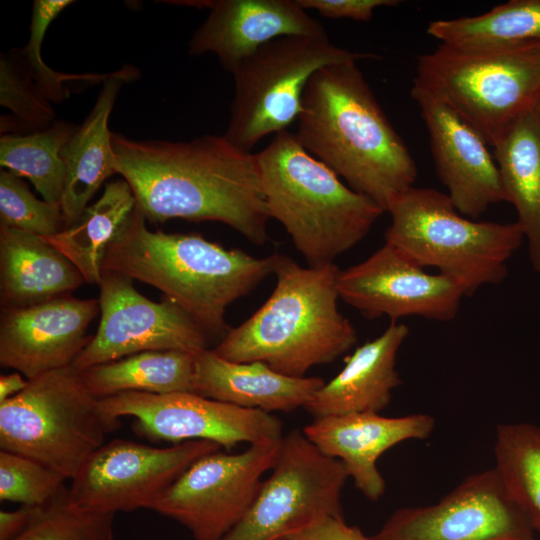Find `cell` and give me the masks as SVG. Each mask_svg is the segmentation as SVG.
I'll list each match as a JSON object with an SVG mask.
<instances>
[{
  "label": "cell",
  "mask_w": 540,
  "mask_h": 540,
  "mask_svg": "<svg viewBox=\"0 0 540 540\" xmlns=\"http://www.w3.org/2000/svg\"><path fill=\"white\" fill-rule=\"evenodd\" d=\"M36 506H21L13 511L0 512V540H12L27 526Z\"/></svg>",
  "instance_id": "cell-38"
},
{
  "label": "cell",
  "mask_w": 540,
  "mask_h": 540,
  "mask_svg": "<svg viewBox=\"0 0 540 540\" xmlns=\"http://www.w3.org/2000/svg\"><path fill=\"white\" fill-rule=\"evenodd\" d=\"M72 0H35L33 2L29 39L20 48L31 76L45 98L60 103L69 97V83L103 82L108 74H65L51 69L42 59L41 47L46 31L53 20Z\"/></svg>",
  "instance_id": "cell-33"
},
{
  "label": "cell",
  "mask_w": 540,
  "mask_h": 540,
  "mask_svg": "<svg viewBox=\"0 0 540 540\" xmlns=\"http://www.w3.org/2000/svg\"><path fill=\"white\" fill-rule=\"evenodd\" d=\"M256 156L269 218L283 225L310 267L334 264L386 212L344 184L288 130Z\"/></svg>",
  "instance_id": "cell-5"
},
{
  "label": "cell",
  "mask_w": 540,
  "mask_h": 540,
  "mask_svg": "<svg viewBox=\"0 0 540 540\" xmlns=\"http://www.w3.org/2000/svg\"><path fill=\"white\" fill-rule=\"evenodd\" d=\"M84 282L75 265L43 237L0 225L2 310L70 294Z\"/></svg>",
  "instance_id": "cell-24"
},
{
  "label": "cell",
  "mask_w": 540,
  "mask_h": 540,
  "mask_svg": "<svg viewBox=\"0 0 540 540\" xmlns=\"http://www.w3.org/2000/svg\"><path fill=\"white\" fill-rule=\"evenodd\" d=\"M220 448L211 441L159 448L113 439L96 450L71 480L70 495L77 504L105 513L149 509L189 466Z\"/></svg>",
  "instance_id": "cell-13"
},
{
  "label": "cell",
  "mask_w": 540,
  "mask_h": 540,
  "mask_svg": "<svg viewBox=\"0 0 540 540\" xmlns=\"http://www.w3.org/2000/svg\"><path fill=\"white\" fill-rule=\"evenodd\" d=\"M368 58L379 56L343 49L328 36L290 35L264 44L232 72L234 95L224 137L251 153L261 139L297 121L305 87L317 70Z\"/></svg>",
  "instance_id": "cell-9"
},
{
  "label": "cell",
  "mask_w": 540,
  "mask_h": 540,
  "mask_svg": "<svg viewBox=\"0 0 540 540\" xmlns=\"http://www.w3.org/2000/svg\"><path fill=\"white\" fill-rule=\"evenodd\" d=\"M283 540H370L357 526L348 525L343 517H327Z\"/></svg>",
  "instance_id": "cell-37"
},
{
  "label": "cell",
  "mask_w": 540,
  "mask_h": 540,
  "mask_svg": "<svg viewBox=\"0 0 540 540\" xmlns=\"http://www.w3.org/2000/svg\"><path fill=\"white\" fill-rule=\"evenodd\" d=\"M281 440L202 456L149 509L183 525L195 540L222 539L252 505Z\"/></svg>",
  "instance_id": "cell-11"
},
{
  "label": "cell",
  "mask_w": 540,
  "mask_h": 540,
  "mask_svg": "<svg viewBox=\"0 0 540 540\" xmlns=\"http://www.w3.org/2000/svg\"><path fill=\"white\" fill-rule=\"evenodd\" d=\"M0 104L10 111V116L1 117L2 134L38 132L56 121L51 102L35 84L20 49L0 55Z\"/></svg>",
  "instance_id": "cell-32"
},
{
  "label": "cell",
  "mask_w": 540,
  "mask_h": 540,
  "mask_svg": "<svg viewBox=\"0 0 540 540\" xmlns=\"http://www.w3.org/2000/svg\"><path fill=\"white\" fill-rule=\"evenodd\" d=\"M132 281L102 270L100 322L72 363L79 371L145 351L199 353L208 348V336L184 310L166 297L160 302L146 298Z\"/></svg>",
  "instance_id": "cell-14"
},
{
  "label": "cell",
  "mask_w": 540,
  "mask_h": 540,
  "mask_svg": "<svg viewBox=\"0 0 540 540\" xmlns=\"http://www.w3.org/2000/svg\"><path fill=\"white\" fill-rule=\"evenodd\" d=\"M136 205L118 237L109 245L102 270L126 275L159 289L206 333L230 330L227 307L273 274L276 254L258 258L227 249L199 234L151 231Z\"/></svg>",
  "instance_id": "cell-3"
},
{
  "label": "cell",
  "mask_w": 540,
  "mask_h": 540,
  "mask_svg": "<svg viewBox=\"0 0 540 540\" xmlns=\"http://www.w3.org/2000/svg\"><path fill=\"white\" fill-rule=\"evenodd\" d=\"M114 516L77 504L65 487L36 506L27 526L12 540H113Z\"/></svg>",
  "instance_id": "cell-31"
},
{
  "label": "cell",
  "mask_w": 540,
  "mask_h": 540,
  "mask_svg": "<svg viewBox=\"0 0 540 540\" xmlns=\"http://www.w3.org/2000/svg\"><path fill=\"white\" fill-rule=\"evenodd\" d=\"M505 202L517 213L533 270L540 273V113L518 118L492 146Z\"/></svg>",
  "instance_id": "cell-25"
},
{
  "label": "cell",
  "mask_w": 540,
  "mask_h": 540,
  "mask_svg": "<svg viewBox=\"0 0 540 540\" xmlns=\"http://www.w3.org/2000/svg\"><path fill=\"white\" fill-rule=\"evenodd\" d=\"M533 527L496 469L469 475L438 502L394 511L370 540H529Z\"/></svg>",
  "instance_id": "cell-15"
},
{
  "label": "cell",
  "mask_w": 540,
  "mask_h": 540,
  "mask_svg": "<svg viewBox=\"0 0 540 540\" xmlns=\"http://www.w3.org/2000/svg\"><path fill=\"white\" fill-rule=\"evenodd\" d=\"M0 225L43 238L65 228L61 205L36 198L21 177L0 171Z\"/></svg>",
  "instance_id": "cell-34"
},
{
  "label": "cell",
  "mask_w": 540,
  "mask_h": 540,
  "mask_svg": "<svg viewBox=\"0 0 540 540\" xmlns=\"http://www.w3.org/2000/svg\"><path fill=\"white\" fill-rule=\"evenodd\" d=\"M388 242L421 267L456 281L466 297L508 275V261L524 241L520 225L466 218L449 196L412 186L388 206Z\"/></svg>",
  "instance_id": "cell-6"
},
{
  "label": "cell",
  "mask_w": 540,
  "mask_h": 540,
  "mask_svg": "<svg viewBox=\"0 0 540 540\" xmlns=\"http://www.w3.org/2000/svg\"><path fill=\"white\" fill-rule=\"evenodd\" d=\"M414 82L447 103L493 146L540 104V41L486 49L440 44L419 57Z\"/></svg>",
  "instance_id": "cell-7"
},
{
  "label": "cell",
  "mask_w": 540,
  "mask_h": 540,
  "mask_svg": "<svg viewBox=\"0 0 540 540\" xmlns=\"http://www.w3.org/2000/svg\"><path fill=\"white\" fill-rule=\"evenodd\" d=\"M136 205L125 179L108 182L100 198L88 205L75 223L44 239L75 265L85 282L99 285L106 251L127 225Z\"/></svg>",
  "instance_id": "cell-26"
},
{
  "label": "cell",
  "mask_w": 540,
  "mask_h": 540,
  "mask_svg": "<svg viewBox=\"0 0 540 540\" xmlns=\"http://www.w3.org/2000/svg\"><path fill=\"white\" fill-rule=\"evenodd\" d=\"M339 297L369 319L388 317L450 321L456 318L463 288L443 274L427 273L396 246L385 242L364 261L339 270Z\"/></svg>",
  "instance_id": "cell-16"
},
{
  "label": "cell",
  "mask_w": 540,
  "mask_h": 540,
  "mask_svg": "<svg viewBox=\"0 0 540 540\" xmlns=\"http://www.w3.org/2000/svg\"><path fill=\"white\" fill-rule=\"evenodd\" d=\"M306 11L316 10L323 17L331 19L349 18L355 21H369L379 7L399 5L398 0H297Z\"/></svg>",
  "instance_id": "cell-36"
},
{
  "label": "cell",
  "mask_w": 540,
  "mask_h": 540,
  "mask_svg": "<svg viewBox=\"0 0 540 540\" xmlns=\"http://www.w3.org/2000/svg\"><path fill=\"white\" fill-rule=\"evenodd\" d=\"M28 384V380L24 379L19 372L11 373L8 375H1L0 377V403L16 396L25 389Z\"/></svg>",
  "instance_id": "cell-39"
},
{
  "label": "cell",
  "mask_w": 540,
  "mask_h": 540,
  "mask_svg": "<svg viewBox=\"0 0 540 540\" xmlns=\"http://www.w3.org/2000/svg\"><path fill=\"white\" fill-rule=\"evenodd\" d=\"M72 364L28 380L0 403V450L30 457L72 480L119 427Z\"/></svg>",
  "instance_id": "cell-8"
},
{
  "label": "cell",
  "mask_w": 540,
  "mask_h": 540,
  "mask_svg": "<svg viewBox=\"0 0 540 540\" xmlns=\"http://www.w3.org/2000/svg\"><path fill=\"white\" fill-rule=\"evenodd\" d=\"M197 353L145 351L81 370L89 391L102 399L125 392L194 393Z\"/></svg>",
  "instance_id": "cell-27"
},
{
  "label": "cell",
  "mask_w": 540,
  "mask_h": 540,
  "mask_svg": "<svg viewBox=\"0 0 540 540\" xmlns=\"http://www.w3.org/2000/svg\"><path fill=\"white\" fill-rule=\"evenodd\" d=\"M324 380L291 377L262 362H234L213 349L196 355L194 393L213 400L264 412L305 407Z\"/></svg>",
  "instance_id": "cell-22"
},
{
  "label": "cell",
  "mask_w": 540,
  "mask_h": 540,
  "mask_svg": "<svg viewBox=\"0 0 540 540\" xmlns=\"http://www.w3.org/2000/svg\"><path fill=\"white\" fill-rule=\"evenodd\" d=\"M100 312L97 299L70 294L23 308L2 310L0 364L27 380L71 365L92 336L86 332Z\"/></svg>",
  "instance_id": "cell-18"
},
{
  "label": "cell",
  "mask_w": 540,
  "mask_h": 540,
  "mask_svg": "<svg viewBox=\"0 0 540 540\" xmlns=\"http://www.w3.org/2000/svg\"><path fill=\"white\" fill-rule=\"evenodd\" d=\"M338 272L334 264L302 267L276 254L271 295L213 350L224 359L262 362L291 377L333 362L357 341L355 328L338 309Z\"/></svg>",
  "instance_id": "cell-4"
},
{
  "label": "cell",
  "mask_w": 540,
  "mask_h": 540,
  "mask_svg": "<svg viewBox=\"0 0 540 540\" xmlns=\"http://www.w3.org/2000/svg\"><path fill=\"white\" fill-rule=\"evenodd\" d=\"M411 96L425 122L436 173L464 216L477 219L505 201L499 170L479 133L438 96L413 81Z\"/></svg>",
  "instance_id": "cell-17"
},
{
  "label": "cell",
  "mask_w": 540,
  "mask_h": 540,
  "mask_svg": "<svg viewBox=\"0 0 540 540\" xmlns=\"http://www.w3.org/2000/svg\"><path fill=\"white\" fill-rule=\"evenodd\" d=\"M99 401L108 417H133L135 432L157 441H211L230 450L240 443L274 442L283 437L282 422L270 413L193 392H125Z\"/></svg>",
  "instance_id": "cell-12"
},
{
  "label": "cell",
  "mask_w": 540,
  "mask_h": 540,
  "mask_svg": "<svg viewBox=\"0 0 540 540\" xmlns=\"http://www.w3.org/2000/svg\"><path fill=\"white\" fill-rule=\"evenodd\" d=\"M209 9L206 20L188 42V53H213L233 72L264 44L290 35L328 36L325 27L297 0L187 1Z\"/></svg>",
  "instance_id": "cell-19"
},
{
  "label": "cell",
  "mask_w": 540,
  "mask_h": 540,
  "mask_svg": "<svg viewBox=\"0 0 540 540\" xmlns=\"http://www.w3.org/2000/svg\"><path fill=\"white\" fill-rule=\"evenodd\" d=\"M77 128L56 120L38 132L2 134L1 168L28 178L43 200L60 204L66 178L62 150Z\"/></svg>",
  "instance_id": "cell-29"
},
{
  "label": "cell",
  "mask_w": 540,
  "mask_h": 540,
  "mask_svg": "<svg viewBox=\"0 0 540 540\" xmlns=\"http://www.w3.org/2000/svg\"><path fill=\"white\" fill-rule=\"evenodd\" d=\"M537 110H538V112L540 113V104H539V106H538Z\"/></svg>",
  "instance_id": "cell-40"
},
{
  "label": "cell",
  "mask_w": 540,
  "mask_h": 540,
  "mask_svg": "<svg viewBox=\"0 0 540 540\" xmlns=\"http://www.w3.org/2000/svg\"><path fill=\"white\" fill-rule=\"evenodd\" d=\"M427 33L441 44L466 49L540 41V0H510L477 16L434 20Z\"/></svg>",
  "instance_id": "cell-28"
},
{
  "label": "cell",
  "mask_w": 540,
  "mask_h": 540,
  "mask_svg": "<svg viewBox=\"0 0 540 540\" xmlns=\"http://www.w3.org/2000/svg\"><path fill=\"white\" fill-rule=\"evenodd\" d=\"M115 170L146 220L217 221L263 245L269 215L256 154L224 135L188 141L136 140L112 133Z\"/></svg>",
  "instance_id": "cell-1"
},
{
  "label": "cell",
  "mask_w": 540,
  "mask_h": 540,
  "mask_svg": "<svg viewBox=\"0 0 540 540\" xmlns=\"http://www.w3.org/2000/svg\"><path fill=\"white\" fill-rule=\"evenodd\" d=\"M278 540H283V538H281V539H278Z\"/></svg>",
  "instance_id": "cell-42"
},
{
  "label": "cell",
  "mask_w": 540,
  "mask_h": 540,
  "mask_svg": "<svg viewBox=\"0 0 540 540\" xmlns=\"http://www.w3.org/2000/svg\"><path fill=\"white\" fill-rule=\"evenodd\" d=\"M434 428L435 419L424 413L399 417L349 413L314 418L303 433L322 453L344 464L356 489L377 501L386 490L378 458L401 442L427 439Z\"/></svg>",
  "instance_id": "cell-20"
},
{
  "label": "cell",
  "mask_w": 540,
  "mask_h": 540,
  "mask_svg": "<svg viewBox=\"0 0 540 540\" xmlns=\"http://www.w3.org/2000/svg\"><path fill=\"white\" fill-rule=\"evenodd\" d=\"M269 478L243 518L220 540H278L327 517H343L344 464L303 433L283 436Z\"/></svg>",
  "instance_id": "cell-10"
},
{
  "label": "cell",
  "mask_w": 540,
  "mask_h": 540,
  "mask_svg": "<svg viewBox=\"0 0 540 540\" xmlns=\"http://www.w3.org/2000/svg\"><path fill=\"white\" fill-rule=\"evenodd\" d=\"M294 134L309 154L385 211L416 182V163L355 60L325 65L311 76Z\"/></svg>",
  "instance_id": "cell-2"
},
{
  "label": "cell",
  "mask_w": 540,
  "mask_h": 540,
  "mask_svg": "<svg viewBox=\"0 0 540 540\" xmlns=\"http://www.w3.org/2000/svg\"><path fill=\"white\" fill-rule=\"evenodd\" d=\"M494 457V468L506 491L540 535V426L498 424Z\"/></svg>",
  "instance_id": "cell-30"
},
{
  "label": "cell",
  "mask_w": 540,
  "mask_h": 540,
  "mask_svg": "<svg viewBox=\"0 0 540 540\" xmlns=\"http://www.w3.org/2000/svg\"><path fill=\"white\" fill-rule=\"evenodd\" d=\"M64 476L48 466L21 454L0 450V499L41 506L66 486Z\"/></svg>",
  "instance_id": "cell-35"
},
{
  "label": "cell",
  "mask_w": 540,
  "mask_h": 540,
  "mask_svg": "<svg viewBox=\"0 0 540 540\" xmlns=\"http://www.w3.org/2000/svg\"><path fill=\"white\" fill-rule=\"evenodd\" d=\"M529 540H538V539H535V538L533 537V538H531V539H529Z\"/></svg>",
  "instance_id": "cell-41"
},
{
  "label": "cell",
  "mask_w": 540,
  "mask_h": 540,
  "mask_svg": "<svg viewBox=\"0 0 540 540\" xmlns=\"http://www.w3.org/2000/svg\"><path fill=\"white\" fill-rule=\"evenodd\" d=\"M408 335L404 323L391 322L381 335L357 347L342 370L304 408L314 418L384 410L393 390L402 383L396 359Z\"/></svg>",
  "instance_id": "cell-21"
},
{
  "label": "cell",
  "mask_w": 540,
  "mask_h": 540,
  "mask_svg": "<svg viewBox=\"0 0 540 540\" xmlns=\"http://www.w3.org/2000/svg\"><path fill=\"white\" fill-rule=\"evenodd\" d=\"M136 71L125 66L108 73L92 110L62 150L66 178L60 205L65 228L78 220L103 182L116 173L108 120L122 86L136 77Z\"/></svg>",
  "instance_id": "cell-23"
}]
</instances>
